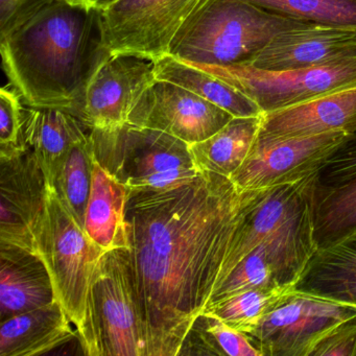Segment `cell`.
Listing matches in <instances>:
<instances>
[{
  "mask_svg": "<svg viewBox=\"0 0 356 356\" xmlns=\"http://www.w3.org/2000/svg\"><path fill=\"white\" fill-rule=\"evenodd\" d=\"M37 247L53 279L56 301L74 323L85 355L104 356L93 285L107 251L89 238L54 187L47 186Z\"/></svg>",
  "mask_w": 356,
  "mask_h": 356,
  "instance_id": "cell-4",
  "label": "cell"
},
{
  "mask_svg": "<svg viewBox=\"0 0 356 356\" xmlns=\"http://www.w3.org/2000/svg\"><path fill=\"white\" fill-rule=\"evenodd\" d=\"M131 189L95 160L84 230L105 251L130 249L128 209Z\"/></svg>",
  "mask_w": 356,
  "mask_h": 356,
  "instance_id": "cell-20",
  "label": "cell"
},
{
  "mask_svg": "<svg viewBox=\"0 0 356 356\" xmlns=\"http://www.w3.org/2000/svg\"><path fill=\"white\" fill-rule=\"evenodd\" d=\"M104 356H147L130 249L106 252L93 285Z\"/></svg>",
  "mask_w": 356,
  "mask_h": 356,
  "instance_id": "cell-9",
  "label": "cell"
},
{
  "mask_svg": "<svg viewBox=\"0 0 356 356\" xmlns=\"http://www.w3.org/2000/svg\"><path fill=\"white\" fill-rule=\"evenodd\" d=\"M355 316L356 306L297 289L248 337L262 356H310L323 337Z\"/></svg>",
  "mask_w": 356,
  "mask_h": 356,
  "instance_id": "cell-10",
  "label": "cell"
},
{
  "mask_svg": "<svg viewBox=\"0 0 356 356\" xmlns=\"http://www.w3.org/2000/svg\"><path fill=\"white\" fill-rule=\"evenodd\" d=\"M356 229V177L316 191V238L318 247Z\"/></svg>",
  "mask_w": 356,
  "mask_h": 356,
  "instance_id": "cell-27",
  "label": "cell"
},
{
  "mask_svg": "<svg viewBox=\"0 0 356 356\" xmlns=\"http://www.w3.org/2000/svg\"><path fill=\"white\" fill-rule=\"evenodd\" d=\"M59 1L67 3L68 6H72V7L80 8V9H95L93 0H59Z\"/></svg>",
  "mask_w": 356,
  "mask_h": 356,
  "instance_id": "cell-34",
  "label": "cell"
},
{
  "mask_svg": "<svg viewBox=\"0 0 356 356\" xmlns=\"http://www.w3.org/2000/svg\"><path fill=\"white\" fill-rule=\"evenodd\" d=\"M280 285L283 284L279 280L276 268L268 258L266 248L260 245L235 266L224 283L214 291L210 302L227 299L252 289Z\"/></svg>",
  "mask_w": 356,
  "mask_h": 356,
  "instance_id": "cell-29",
  "label": "cell"
},
{
  "mask_svg": "<svg viewBox=\"0 0 356 356\" xmlns=\"http://www.w3.org/2000/svg\"><path fill=\"white\" fill-rule=\"evenodd\" d=\"M296 291L297 285L293 284L252 289L227 299L210 302L202 314L216 316L228 326L249 335Z\"/></svg>",
  "mask_w": 356,
  "mask_h": 356,
  "instance_id": "cell-24",
  "label": "cell"
},
{
  "mask_svg": "<svg viewBox=\"0 0 356 356\" xmlns=\"http://www.w3.org/2000/svg\"><path fill=\"white\" fill-rule=\"evenodd\" d=\"M273 188L241 191L230 178L200 172L179 186L131 191L127 220L147 356L179 355L231 248Z\"/></svg>",
  "mask_w": 356,
  "mask_h": 356,
  "instance_id": "cell-1",
  "label": "cell"
},
{
  "mask_svg": "<svg viewBox=\"0 0 356 356\" xmlns=\"http://www.w3.org/2000/svg\"><path fill=\"white\" fill-rule=\"evenodd\" d=\"M356 55V29L301 24L277 34L248 65L259 70L310 67Z\"/></svg>",
  "mask_w": 356,
  "mask_h": 356,
  "instance_id": "cell-15",
  "label": "cell"
},
{
  "mask_svg": "<svg viewBox=\"0 0 356 356\" xmlns=\"http://www.w3.org/2000/svg\"><path fill=\"white\" fill-rule=\"evenodd\" d=\"M270 13L303 24L356 29V0H245Z\"/></svg>",
  "mask_w": 356,
  "mask_h": 356,
  "instance_id": "cell-28",
  "label": "cell"
},
{
  "mask_svg": "<svg viewBox=\"0 0 356 356\" xmlns=\"http://www.w3.org/2000/svg\"><path fill=\"white\" fill-rule=\"evenodd\" d=\"M0 35L3 70L24 105L65 110L80 120L89 82L111 55L101 12L47 0Z\"/></svg>",
  "mask_w": 356,
  "mask_h": 356,
  "instance_id": "cell-2",
  "label": "cell"
},
{
  "mask_svg": "<svg viewBox=\"0 0 356 356\" xmlns=\"http://www.w3.org/2000/svg\"><path fill=\"white\" fill-rule=\"evenodd\" d=\"M118 1V0H93V3H95V9L103 11L106 8L110 7Z\"/></svg>",
  "mask_w": 356,
  "mask_h": 356,
  "instance_id": "cell-35",
  "label": "cell"
},
{
  "mask_svg": "<svg viewBox=\"0 0 356 356\" xmlns=\"http://www.w3.org/2000/svg\"><path fill=\"white\" fill-rule=\"evenodd\" d=\"M95 154L90 136L72 145L66 154L54 188L63 205L72 212L79 224L84 228L87 205L92 185Z\"/></svg>",
  "mask_w": 356,
  "mask_h": 356,
  "instance_id": "cell-25",
  "label": "cell"
},
{
  "mask_svg": "<svg viewBox=\"0 0 356 356\" xmlns=\"http://www.w3.org/2000/svg\"><path fill=\"white\" fill-rule=\"evenodd\" d=\"M154 72L157 80L179 85L226 110L234 118H253L264 114L259 106L241 91L174 56L165 55L155 60Z\"/></svg>",
  "mask_w": 356,
  "mask_h": 356,
  "instance_id": "cell-23",
  "label": "cell"
},
{
  "mask_svg": "<svg viewBox=\"0 0 356 356\" xmlns=\"http://www.w3.org/2000/svg\"><path fill=\"white\" fill-rule=\"evenodd\" d=\"M356 177V132L337 149L318 172V184L331 187Z\"/></svg>",
  "mask_w": 356,
  "mask_h": 356,
  "instance_id": "cell-31",
  "label": "cell"
},
{
  "mask_svg": "<svg viewBox=\"0 0 356 356\" xmlns=\"http://www.w3.org/2000/svg\"><path fill=\"white\" fill-rule=\"evenodd\" d=\"M89 132L76 116L65 110L24 108V139L42 168L47 186L54 187L66 154L72 145L86 139Z\"/></svg>",
  "mask_w": 356,
  "mask_h": 356,
  "instance_id": "cell-19",
  "label": "cell"
},
{
  "mask_svg": "<svg viewBox=\"0 0 356 356\" xmlns=\"http://www.w3.org/2000/svg\"><path fill=\"white\" fill-rule=\"evenodd\" d=\"M74 323L58 301L1 322L0 356H38L78 337Z\"/></svg>",
  "mask_w": 356,
  "mask_h": 356,
  "instance_id": "cell-18",
  "label": "cell"
},
{
  "mask_svg": "<svg viewBox=\"0 0 356 356\" xmlns=\"http://www.w3.org/2000/svg\"><path fill=\"white\" fill-rule=\"evenodd\" d=\"M262 356L245 333L202 314L185 337L179 355Z\"/></svg>",
  "mask_w": 356,
  "mask_h": 356,
  "instance_id": "cell-26",
  "label": "cell"
},
{
  "mask_svg": "<svg viewBox=\"0 0 356 356\" xmlns=\"http://www.w3.org/2000/svg\"><path fill=\"white\" fill-rule=\"evenodd\" d=\"M56 301L44 260L32 252L0 243V323Z\"/></svg>",
  "mask_w": 356,
  "mask_h": 356,
  "instance_id": "cell-17",
  "label": "cell"
},
{
  "mask_svg": "<svg viewBox=\"0 0 356 356\" xmlns=\"http://www.w3.org/2000/svg\"><path fill=\"white\" fill-rule=\"evenodd\" d=\"M47 184L32 149L0 158V243L38 255Z\"/></svg>",
  "mask_w": 356,
  "mask_h": 356,
  "instance_id": "cell-12",
  "label": "cell"
},
{
  "mask_svg": "<svg viewBox=\"0 0 356 356\" xmlns=\"http://www.w3.org/2000/svg\"><path fill=\"white\" fill-rule=\"evenodd\" d=\"M310 356H356V316L333 328Z\"/></svg>",
  "mask_w": 356,
  "mask_h": 356,
  "instance_id": "cell-32",
  "label": "cell"
},
{
  "mask_svg": "<svg viewBox=\"0 0 356 356\" xmlns=\"http://www.w3.org/2000/svg\"><path fill=\"white\" fill-rule=\"evenodd\" d=\"M47 0H0V28L9 29L18 18Z\"/></svg>",
  "mask_w": 356,
  "mask_h": 356,
  "instance_id": "cell-33",
  "label": "cell"
},
{
  "mask_svg": "<svg viewBox=\"0 0 356 356\" xmlns=\"http://www.w3.org/2000/svg\"><path fill=\"white\" fill-rule=\"evenodd\" d=\"M95 160L131 191H160L193 180L200 170L188 143L126 124L89 132Z\"/></svg>",
  "mask_w": 356,
  "mask_h": 356,
  "instance_id": "cell-6",
  "label": "cell"
},
{
  "mask_svg": "<svg viewBox=\"0 0 356 356\" xmlns=\"http://www.w3.org/2000/svg\"><path fill=\"white\" fill-rule=\"evenodd\" d=\"M184 63L241 91L255 102L264 114L356 87V55L320 65L286 70H259L248 64Z\"/></svg>",
  "mask_w": 356,
  "mask_h": 356,
  "instance_id": "cell-7",
  "label": "cell"
},
{
  "mask_svg": "<svg viewBox=\"0 0 356 356\" xmlns=\"http://www.w3.org/2000/svg\"><path fill=\"white\" fill-rule=\"evenodd\" d=\"M201 0H118L101 12L104 44L111 55L155 60L170 45Z\"/></svg>",
  "mask_w": 356,
  "mask_h": 356,
  "instance_id": "cell-8",
  "label": "cell"
},
{
  "mask_svg": "<svg viewBox=\"0 0 356 356\" xmlns=\"http://www.w3.org/2000/svg\"><path fill=\"white\" fill-rule=\"evenodd\" d=\"M233 118L179 85L157 80L139 97L127 124L161 131L193 145L216 134Z\"/></svg>",
  "mask_w": 356,
  "mask_h": 356,
  "instance_id": "cell-13",
  "label": "cell"
},
{
  "mask_svg": "<svg viewBox=\"0 0 356 356\" xmlns=\"http://www.w3.org/2000/svg\"><path fill=\"white\" fill-rule=\"evenodd\" d=\"M318 174H314L272 189L248 218L231 248L216 291L235 266L260 245L266 248L281 284L298 285L318 249Z\"/></svg>",
  "mask_w": 356,
  "mask_h": 356,
  "instance_id": "cell-3",
  "label": "cell"
},
{
  "mask_svg": "<svg viewBox=\"0 0 356 356\" xmlns=\"http://www.w3.org/2000/svg\"><path fill=\"white\" fill-rule=\"evenodd\" d=\"M352 134L332 131L295 138L257 139L243 165L231 176L241 191H259L318 174Z\"/></svg>",
  "mask_w": 356,
  "mask_h": 356,
  "instance_id": "cell-11",
  "label": "cell"
},
{
  "mask_svg": "<svg viewBox=\"0 0 356 356\" xmlns=\"http://www.w3.org/2000/svg\"><path fill=\"white\" fill-rule=\"evenodd\" d=\"M24 105L15 87L0 90V158L10 157L29 149L24 134Z\"/></svg>",
  "mask_w": 356,
  "mask_h": 356,
  "instance_id": "cell-30",
  "label": "cell"
},
{
  "mask_svg": "<svg viewBox=\"0 0 356 356\" xmlns=\"http://www.w3.org/2000/svg\"><path fill=\"white\" fill-rule=\"evenodd\" d=\"M297 289L356 306V229L318 247Z\"/></svg>",
  "mask_w": 356,
  "mask_h": 356,
  "instance_id": "cell-21",
  "label": "cell"
},
{
  "mask_svg": "<svg viewBox=\"0 0 356 356\" xmlns=\"http://www.w3.org/2000/svg\"><path fill=\"white\" fill-rule=\"evenodd\" d=\"M262 118H233L206 140L189 145L200 172L231 178L251 153L262 126Z\"/></svg>",
  "mask_w": 356,
  "mask_h": 356,
  "instance_id": "cell-22",
  "label": "cell"
},
{
  "mask_svg": "<svg viewBox=\"0 0 356 356\" xmlns=\"http://www.w3.org/2000/svg\"><path fill=\"white\" fill-rule=\"evenodd\" d=\"M301 24L245 0H201L177 33L168 55L209 65L247 63L277 34Z\"/></svg>",
  "mask_w": 356,
  "mask_h": 356,
  "instance_id": "cell-5",
  "label": "cell"
},
{
  "mask_svg": "<svg viewBox=\"0 0 356 356\" xmlns=\"http://www.w3.org/2000/svg\"><path fill=\"white\" fill-rule=\"evenodd\" d=\"M332 131L356 132V87L264 114L257 139L276 140Z\"/></svg>",
  "mask_w": 356,
  "mask_h": 356,
  "instance_id": "cell-16",
  "label": "cell"
},
{
  "mask_svg": "<svg viewBox=\"0 0 356 356\" xmlns=\"http://www.w3.org/2000/svg\"><path fill=\"white\" fill-rule=\"evenodd\" d=\"M156 81L152 60L110 55L89 82L81 122L89 130H112L124 126L139 97Z\"/></svg>",
  "mask_w": 356,
  "mask_h": 356,
  "instance_id": "cell-14",
  "label": "cell"
}]
</instances>
